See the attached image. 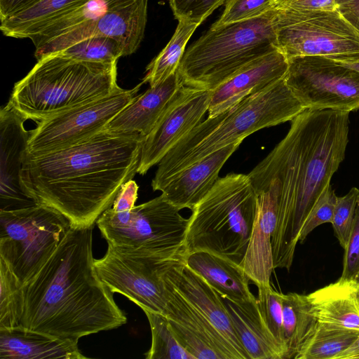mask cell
Masks as SVG:
<instances>
[{"mask_svg": "<svg viewBox=\"0 0 359 359\" xmlns=\"http://www.w3.org/2000/svg\"><path fill=\"white\" fill-rule=\"evenodd\" d=\"M359 273V198L358 200L353 225L344 250L343 269L340 278H355Z\"/></svg>", "mask_w": 359, "mask_h": 359, "instance_id": "cell-40", "label": "cell"}, {"mask_svg": "<svg viewBox=\"0 0 359 359\" xmlns=\"http://www.w3.org/2000/svg\"><path fill=\"white\" fill-rule=\"evenodd\" d=\"M276 11L210 27L185 50L177 72L184 86L212 91L261 57L278 50Z\"/></svg>", "mask_w": 359, "mask_h": 359, "instance_id": "cell-6", "label": "cell"}, {"mask_svg": "<svg viewBox=\"0 0 359 359\" xmlns=\"http://www.w3.org/2000/svg\"><path fill=\"white\" fill-rule=\"evenodd\" d=\"M305 109L284 78L248 95L208 117L179 140L158 163L153 190L161 191L172 177L214 151L260 129L291 121Z\"/></svg>", "mask_w": 359, "mask_h": 359, "instance_id": "cell-4", "label": "cell"}, {"mask_svg": "<svg viewBox=\"0 0 359 359\" xmlns=\"http://www.w3.org/2000/svg\"><path fill=\"white\" fill-rule=\"evenodd\" d=\"M58 53L78 60L102 63L118 62L124 57L118 42L106 36L86 39Z\"/></svg>", "mask_w": 359, "mask_h": 359, "instance_id": "cell-34", "label": "cell"}, {"mask_svg": "<svg viewBox=\"0 0 359 359\" xmlns=\"http://www.w3.org/2000/svg\"><path fill=\"white\" fill-rule=\"evenodd\" d=\"M242 142L222 147L172 177L161 190L163 196L180 210H192L214 187L220 170Z\"/></svg>", "mask_w": 359, "mask_h": 359, "instance_id": "cell-21", "label": "cell"}, {"mask_svg": "<svg viewBox=\"0 0 359 359\" xmlns=\"http://www.w3.org/2000/svg\"><path fill=\"white\" fill-rule=\"evenodd\" d=\"M348 133L349 112L306 109L248 174L252 183L274 179L278 185L274 269L290 270L302 226L345 158Z\"/></svg>", "mask_w": 359, "mask_h": 359, "instance_id": "cell-1", "label": "cell"}, {"mask_svg": "<svg viewBox=\"0 0 359 359\" xmlns=\"http://www.w3.org/2000/svg\"><path fill=\"white\" fill-rule=\"evenodd\" d=\"M276 11L277 46L287 59L311 55L359 62V32L337 10Z\"/></svg>", "mask_w": 359, "mask_h": 359, "instance_id": "cell-10", "label": "cell"}, {"mask_svg": "<svg viewBox=\"0 0 359 359\" xmlns=\"http://www.w3.org/2000/svg\"><path fill=\"white\" fill-rule=\"evenodd\" d=\"M117 63L48 55L15 83L8 102L26 121L37 123L119 89Z\"/></svg>", "mask_w": 359, "mask_h": 359, "instance_id": "cell-5", "label": "cell"}, {"mask_svg": "<svg viewBox=\"0 0 359 359\" xmlns=\"http://www.w3.org/2000/svg\"><path fill=\"white\" fill-rule=\"evenodd\" d=\"M25 121L8 102L0 110V211L39 205L28 194L22 180L29 138Z\"/></svg>", "mask_w": 359, "mask_h": 359, "instance_id": "cell-17", "label": "cell"}, {"mask_svg": "<svg viewBox=\"0 0 359 359\" xmlns=\"http://www.w3.org/2000/svg\"><path fill=\"white\" fill-rule=\"evenodd\" d=\"M135 0H86L79 6L55 18L29 39L38 48L49 41L84 24L92 23L108 12Z\"/></svg>", "mask_w": 359, "mask_h": 359, "instance_id": "cell-28", "label": "cell"}, {"mask_svg": "<svg viewBox=\"0 0 359 359\" xmlns=\"http://www.w3.org/2000/svg\"><path fill=\"white\" fill-rule=\"evenodd\" d=\"M210 91L182 86L143 142L137 173L144 175L208 110Z\"/></svg>", "mask_w": 359, "mask_h": 359, "instance_id": "cell-14", "label": "cell"}, {"mask_svg": "<svg viewBox=\"0 0 359 359\" xmlns=\"http://www.w3.org/2000/svg\"><path fill=\"white\" fill-rule=\"evenodd\" d=\"M257 194V209L245 253L239 266L250 282L269 285L273 271L271 238L278 213V185L272 179L252 183Z\"/></svg>", "mask_w": 359, "mask_h": 359, "instance_id": "cell-18", "label": "cell"}, {"mask_svg": "<svg viewBox=\"0 0 359 359\" xmlns=\"http://www.w3.org/2000/svg\"><path fill=\"white\" fill-rule=\"evenodd\" d=\"M86 1L39 0L29 8L1 20V31L6 36L29 39L53 19Z\"/></svg>", "mask_w": 359, "mask_h": 359, "instance_id": "cell-27", "label": "cell"}, {"mask_svg": "<svg viewBox=\"0 0 359 359\" xmlns=\"http://www.w3.org/2000/svg\"><path fill=\"white\" fill-rule=\"evenodd\" d=\"M223 299L233 328L250 359H285V348L267 327L256 297L239 302Z\"/></svg>", "mask_w": 359, "mask_h": 359, "instance_id": "cell-25", "label": "cell"}, {"mask_svg": "<svg viewBox=\"0 0 359 359\" xmlns=\"http://www.w3.org/2000/svg\"><path fill=\"white\" fill-rule=\"evenodd\" d=\"M138 189L139 187L133 180L125 182L112 203V210L123 212L133 208L137 199Z\"/></svg>", "mask_w": 359, "mask_h": 359, "instance_id": "cell-42", "label": "cell"}, {"mask_svg": "<svg viewBox=\"0 0 359 359\" xmlns=\"http://www.w3.org/2000/svg\"><path fill=\"white\" fill-rule=\"evenodd\" d=\"M166 269L163 272L166 305L163 315L180 344L195 359H237L226 342L169 280Z\"/></svg>", "mask_w": 359, "mask_h": 359, "instance_id": "cell-16", "label": "cell"}, {"mask_svg": "<svg viewBox=\"0 0 359 359\" xmlns=\"http://www.w3.org/2000/svg\"><path fill=\"white\" fill-rule=\"evenodd\" d=\"M0 329L21 326L25 308L23 285L0 258Z\"/></svg>", "mask_w": 359, "mask_h": 359, "instance_id": "cell-32", "label": "cell"}, {"mask_svg": "<svg viewBox=\"0 0 359 359\" xmlns=\"http://www.w3.org/2000/svg\"><path fill=\"white\" fill-rule=\"evenodd\" d=\"M355 279H356L357 280L359 281V273H358V274L357 275V276L355 277Z\"/></svg>", "mask_w": 359, "mask_h": 359, "instance_id": "cell-47", "label": "cell"}, {"mask_svg": "<svg viewBox=\"0 0 359 359\" xmlns=\"http://www.w3.org/2000/svg\"><path fill=\"white\" fill-rule=\"evenodd\" d=\"M273 8L283 12L336 10L335 0H276Z\"/></svg>", "mask_w": 359, "mask_h": 359, "instance_id": "cell-41", "label": "cell"}, {"mask_svg": "<svg viewBox=\"0 0 359 359\" xmlns=\"http://www.w3.org/2000/svg\"><path fill=\"white\" fill-rule=\"evenodd\" d=\"M317 322L359 332V281L339 278L307 295Z\"/></svg>", "mask_w": 359, "mask_h": 359, "instance_id": "cell-24", "label": "cell"}, {"mask_svg": "<svg viewBox=\"0 0 359 359\" xmlns=\"http://www.w3.org/2000/svg\"><path fill=\"white\" fill-rule=\"evenodd\" d=\"M334 359H359V337L350 347L337 355Z\"/></svg>", "mask_w": 359, "mask_h": 359, "instance_id": "cell-45", "label": "cell"}, {"mask_svg": "<svg viewBox=\"0 0 359 359\" xmlns=\"http://www.w3.org/2000/svg\"><path fill=\"white\" fill-rule=\"evenodd\" d=\"M142 81L37 122L29 130L27 153L35 155L65 148L102 131L139 95Z\"/></svg>", "mask_w": 359, "mask_h": 359, "instance_id": "cell-13", "label": "cell"}, {"mask_svg": "<svg viewBox=\"0 0 359 359\" xmlns=\"http://www.w3.org/2000/svg\"><path fill=\"white\" fill-rule=\"evenodd\" d=\"M138 249L108 245L104 256L95 259V271L113 292L123 294L142 310L163 314L166 305L163 272L172 262Z\"/></svg>", "mask_w": 359, "mask_h": 359, "instance_id": "cell-11", "label": "cell"}, {"mask_svg": "<svg viewBox=\"0 0 359 359\" xmlns=\"http://www.w3.org/2000/svg\"><path fill=\"white\" fill-rule=\"evenodd\" d=\"M314 316L307 295L296 292L283 294V327L285 359L294 358L314 328Z\"/></svg>", "mask_w": 359, "mask_h": 359, "instance_id": "cell-29", "label": "cell"}, {"mask_svg": "<svg viewBox=\"0 0 359 359\" xmlns=\"http://www.w3.org/2000/svg\"><path fill=\"white\" fill-rule=\"evenodd\" d=\"M276 0H229L220 18L211 27L257 18L273 8Z\"/></svg>", "mask_w": 359, "mask_h": 359, "instance_id": "cell-37", "label": "cell"}, {"mask_svg": "<svg viewBox=\"0 0 359 359\" xmlns=\"http://www.w3.org/2000/svg\"><path fill=\"white\" fill-rule=\"evenodd\" d=\"M184 261L222 298L236 302L255 298L249 288L250 279L238 264L205 251L189 253L185 256Z\"/></svg>", "mask_w": 359, "mask_h": 359, "instance_id": "cell-26", "label": "cell"}, {"mask_svg": "<svg viewBox=\"0 0 359 359\" xmlns=\"http://www.w3.org/2000/svg\"><path fill=\"white\" fill-rule=\"evenodd\" d=\"M165 273L202 317L226 342L237 359H250L233 328L222 296L204 278L189 267L184 259L172 262L167 267Z\"/></svg>", "mask_w": 359, "mask_h": 359, "instance_id": "cell-19", "label": "cell"}, {"mask_svg": "<svg viewBox=\"0 0 359 359\" xmlns=\"http://www.w3.org/2000/svg\"><path fill=\"white\" fill-rule=\"evenodd\" d=\"M182 86L177 71L163 82L139 94L103 130L139 133L147 137Z\"/></svg>", "mask_w": 359, "mask_h": 359, "instance_id": "cell-22", "label": "cell"}, {"mask_svg": "<svg viewBox=\"0 0 359 359\" xmlns=\"http://www.w3.org/2000/svg\"><path fill=\"white\" fill-rule=\"evenodd\" d=\"M199 25L184 20L178 21L170 41L160 53L147 65L142 79L150 87L165 81L177 71L186 45Z\"/></svg>", "mask_w": 359, "mask_h": 359, "instance_id": "cell-31", "label": "cell"}, {"mask_svg": "<svg viewBox=\"0 0 359 359\" xmlns=\"http://www.w3.org/2000/svg\"><path fill=\"white\" fill-rule=\"evenodd\" d=\"M257 288V302L261 316L276 339L285 346L283 327V293L274 290L271 285L258 286Z\"/></svg>", "mask_w": 359, "mask_h": 359, "instance_id": "cell-35", "label": "cell"}, {"mask_svg": "<svg viewBox=\"0 0 359 359\" xmlns=\"http://www.w3.org/2000/svg\"><path fill=\"white\" fill-rule=\"evenodd\" d=\"M336 10L359 32V0H335Z\"/></svg>", "mask_w": 359, "mask_h": 359, "instance_id": "cell-43", "label": "cell"}, {"mask_svg": "<svg viewBox=\"0 0 359 359\" xmlns=\"http://www.w3.org/2000/svg\"><path fill=\"white\" fill-rule=\"evenodd\" d=\"M359 332L317 322L294 359H334L350 347Z\"/></svg>", "mask_w": 359, "mask_h": 359, "instance_id": "cell-30", "label": "cell"}, {"mask_svg": "<svg viewBox=\"0 0 359 359\" xmlns=\"http://www.w3.org/2000/svg\"><path fill=\"white\" fill-rule=\"evenodd\" d=\"M229 0H170L175 18L191 23L201 24L216 8Z\"/></svg>", "mask_w": 359, "mask_h": 359, "instance_id": "cell-38", "label": "cell"}, {"mask_svg": "<svg viewBox=\"0 0 359 359\" xmlns=\"http://www.w3.org/2000/svg\"><path fill=\"white\" fill-rule=\"evenodd\" d=\"M147 20V0H135L111 11L95 22L84 24L57 36L36 48L37 60L58 53L76 43L93 36L115 39L121 46L123 55L134 53L144 35Z\"/></svg>", "mask_w": 359, "mask_h": 359, "instance_id": "cell-15", "label": "cell"}, {"mask_svg": "<svg viewBox=\"0 0 359 359\" xmlns=\"http://www.w3.org/2000/svg\"><path fill=\"white\" fill-rule=\"evenodd\" d=\"M145 137L102 130L74 145L26 151L23 186L38 204L64 215L72 226H94L122 185L137 173Z\"/></svg>", "mask_w": 359, "mask_h": 359, "instance_id": "cell-2", "label": "cell"}, {"mask_svg": "<svg viewBox=\"0 0 359 359\" xmlns=\"http://www.w3.org/2000/svg\"><path fill=\"white\" fill-rule=\"evenodd\" d=\"M287 68L288 60L279 49L257 60L210 91L208 117L283 79Z\"/></svg>", "mask_w": 359, "mask_h": 359, "instance_id": "cell-20", "label": "cell"}, {"mask_svg": "<svg viewBox=\"0 0 359 359\" xmlns=\"http://www.w3.org/2000/svg\"><path fill=\"white\" fill-rule=\"evenodd\" d=\"M337 198L330 184L320 196L306 218L300 232L299 243H302L309 234L318 226L332 222Z\"/></svg>", "mask_w": 359, "mask_h": 359, "instance_id": "cell-39", "label": "cell"}, {"mask_svg": "<svg viewBox=\"0 0 359 359\" xmlns=\"http://www.w3.org/2000/svg\"><path fill=\"white\" fill-rule=\"evenodd\" d=\"M359 189L352 187L343 196H337L331 224L335 237L344 250L346 249L351 233Z\"/></svg>", "mask_w": 359, "mask_h": 359, "instance_id": "cell-36", "label": "cell"}, {"mask_svg": "<svg viewBox=\"0 0 359 359\" xmlns=\"http://www.w3.org/2000/svg\"><path fill=\"white\" fill-rule=\"evenodd\" d=\"M339 64L344 66V67H348L351 69H353L358 72H359V62H337Z\"/></svg>", "mask_w": 359, "mask_h": 359, "instance_id": "cell-46", "label": "cell"}, {"mask_svg": "<svg viewBox=\"0 0 359 359\" xmlns=\"http://www.w3.org/2000/svg\"><path fill=\"white\" fill-rule=\"evenodd\" d=\"M162 194L130 210H106L96 224L108 245L138 249L168 259H184L189 219Z\"/></svg>", "mask_w": 359, "mask_h": 359, "instance_id": "cell-8", "label": "cell"}, {"mask_svg": "<svg viewBox=\"0 0 359 359\" xmlns=\"http://www.w3.org/2000/svg\"><path fill=\"white\" fill-rule=\"evenodd\" d=\"M257 194L248 175L229 173L191 210L184 242L186 255L212 252L239 264L250 237Z\"/></svg>", "mask_w": 359, "mask_h": 359, "instance_id": "cell-7", "label": "cell"}, {"mask_svg": "<svg viewBox=\"0 0 359 359\" xmlns=\"http://www.w3.org/2000/svg\"><path fill=\"white\" fill-rule=\"evenodd\" d=\"M287 60L285 81L305 109L349 113L359 109V72L320 56Z\"/></svg>", "mask_w": 359, "mask_h": 359, "instance_id": "cell-12", "label": "cell"}, {"mask_svg": "<svg viewBox=\"0 0 359 359\" xmlns=\"http://www.w3.org/2000/svg\"><path fill=\"white\" fill-rule=\"evenodd\" d=\"M93 228L71 226L49 259L23 285L21 326L79 341L127 322L95 271Z\"/></svg>", "mask_w": 359, "mask_h": 359, "instance_id": "cell-3", "label": "cell"}, {"mask_svg": "<svg viewBox=\"0 0 359 359\" xmlns=\"http://www.w3.org/2000/svg\"><path fill=\"white\" fill-rule=\"evenodd\" d=\"M71 226L68 218L46 205L0 211V258L24 285L55 252Z\"/></svg>", "mask_w": 359, "mask_h": 359, "instance_id": "cell-9", "label": "cell"}, {"mask_svg": "<svg viewBox=\"0 0 359 359\" xmlns=\"http://www.w3.org/2000/svg\"><path fill=\"white\" fill-rule=\"evenodd\" d=\"M39 0H0V21L18 13Z\"/></svg>", "mask_w": 359, "mask_h": 359, "instance_id": "cell-44", "label": "cell"}, {"mask_svg": "<svg viewBox=\"0 0 359 359\" xmlns=\"http://www.w3.org/2000/svg\"><path fill=\"white\" fill-rule=\"evenodd\" d=\"M1 359H85L78 341L61 339L22 326L0 329Z\"/></svg>", "mask_w": 359, "mask_h": 359, "instance_id": "cell-23", "label": "cell"}, {"mask_svg": "<svg viewBox=\"0 0 359 359\" xmlns=\"http://www.w3.org/2000/svg\"><path fill=\"white\" fill-rule=\"evenodd\" d=\"M143 311L151 332V347L145 353L147 359H195L177 341L164 315L147 310Z\"/></svg>", "mask_w": 359, "mask_h": 359, "instance_id": "cell-33", "label": "cell"}]
</instances>
